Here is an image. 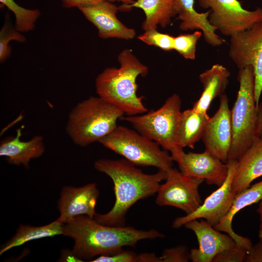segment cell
Listing matches in <instances>:
<instances>
[{"label": "cell", "instance_id": "1", "mask_svg": "<svg viewBox=\"0 0 262 262\" xmlns=\"http://www.w3.org/2000/svg\"><path fill=\"white\" fill-rule=\"evenodd\" d=\"M95 168L112 180L115 195L113 208L107 213H98L94 219L98 223L111 226H124L130 208L138 200L157 193L161 182L165 180L166 171L158 169L154 174H146L125 159H99Z\"/></svg>", "mask_w": 262, "mask_h": 262}, {"label": "cell", "instance_id": "2", "mask_svg": "<svg viewBox=\"0 0 262 262\" xmlns=\"http://www.w3.org/2000/svg\"><path fill=\"white\" fill-rule=\"evenodd\" d=\"M62 235L74 240L71 254L79 260L110 255L123 246H134L141 240L164 236L153 229L145 230L131 226L103 225L85 215L77 216L63 224Z\"/></svg>", "mask_w": 262, "mask_h": 262}, {"label": "cell", "instance_id": "3", "mask_svg": "<svg viewBox=\"0 0 262 262\" xmlns=\"http://www.w3.org/2000/svg\"><path fill=\"white\" fill-rule=\"evenodd\" d=\"M120 67H107L95 80L98 96L131 116L147 112L143 100L137 94L139 76L145 77L148 67L142 64L129 49H124L118 56Z\"/></svg>", "mask_w": 262, "mask_h": 262}, {"label": "cell", "instance_id": "4", "mask_svg": "<svg viewBox=\"0 0 262 262\" xmlns=\"http://www.w3.org/2000/svg\"><path fill=\"white\" fill-rule=\"evenodd\" d=\"M123 115L121 111L99 97L91 96L72 109L66 132L75 144L84 147L111 133Z\"/></svg>", "mask_w": 262, "mask_h": 262}, {"label": "cell", "instance_id": "5", "mask_svg": "<svg viewBox=\"0 0 262 262\" xmlns=\"http://www.w3.org/2000/svg\"><path fill=\"white\" fill-rule=\"evenodd\" d=\"M238 81L239 88L230 110L232 140L228 161H238L257 138V106L253 66L239 69Z\"/></svg>", "mask_w": 262, "mask_h": 262}, {"label": "cell", "instance_id": "6", "mask_svg": "<svg viewBox=\"0 0 262 262\" xmlns=\"http://www.w3.org/2000/svg\"><path fill=\"white\" fill-rule=\"evenodd\" d=\"M98 142L135 165L166 171L173 166L174 161L168 151L134 129L117 125Z\"/></svg>", "mask_w": 262, "mask_h": 262}, {"label": "cell", "instance_id": "7", "mask_svg": "<svg viewBox=\"0 0 262 262\" xmlns=\"http://www.w3.org/2000/svg\"><path fill=\"white\" fill-rule=\"evenodd\" d=\"M181 105L180 97L174 93L156 110L134 115H123L120 119L129 122L138 132L172 152L181 148L178 143Z\"/></svg>", "mask_w": 262, "mask_h": 262}, {"label": "cell", "instance_id": "8", "mask_svg": "<svg viewBox=\"0 0 262 262\" xmlns=\"http://www.w3.org/2000/svg\"><path fill=\"white\" fill-rule=\"evenodd\" d=\"M200 7L210 8L208 20L211 25L227 36L251 27L262 21V9H244L238 0H198Z\"/></svg>", "mask_w": 262, "mask_h": 262}, {"label": "cell", "instance_id": "9", "mask_svg": "<svg viewBox=\"0 0 262 262\" xmlns=\"http://www.w3.org/2000/svg\"><path fill=\"white\" fill-rule=\"evenodd\" d=\"M229 54L239 69L253 67L257 106L262 93V21L230 37Z\"/></svg>", "mask_w": 262, "mask_h": 262}, {"label": "cell", "instance_id": "10", "mask_svg": "<svg viewBox=\"0 0 262 262\" xmlns=\"http://www.w3.org/2000/svg\"><path fill=\"white\" fill-rule=\"evenodd\" d=\"M166 173L165 181L160 185L157 192L156 203L177 208L186 214L196 210L202 203L198 188L204 180L189 177L173 167Z\"/></svg>", "mask_w": 262, "mask_h": 262}, {"label": "cell", "instance_id": "11", "mask_svg": "<svg viewBox=\"0 0 262 262\" xmlns=\"http://www.w3.org/2000/svg\"><path fill=\"white\" fill-rule=\"evenodd\" d=\"M228 175L223 183L211 194L200 206L193 213L177 217L172 227L178 229L193 220L203 218L214 227L229 212L236 193L232 188V182L237 165V161H229Z\"/></svg>", "mask_w": 262, "mask_h": 262}, {"label": "cell", "instance_id": "12", "mask_svg": "<svg viewBox=\"0 0 262 262\" xmlns=\"http://www.w3.org/2000/svg\"><path fill=\"white\" fill-rule=\"evenodd\" d=\"M173 161L178 165L184 174L198 180H205L209 185L221 186L228 175L227 163L205 150L202 153H185L182 148L172 152Z\"/></svg>", "mask_w": 262, "mask_h": 262}, {"label": "cell", "instance_id": "13", "mask_svg": "<svg viewBox=\"0 0 262 262\" xmlns=\"http://www.w3.org/2000/svg\"><path fill=\"white\" fill-rule=\"evenodd\" d=\"M205 150L227 163L232 140L231 112L229 98L224 94L220 97L219 108L210 117L201 138Z\"/></svg>", "mask_w": 262, "mask_h": 262}, {"label": "cell", "instance_id": "14", "mask_svg": "<svg viewBox=\"0 0 262 262\" xmlns=\"http://www.w3.org/2000/svg\"><path fill=\"white\" fill-rule=\"evenodd\" d=\"M184 226L194 232L198 243V248L189 252L193 262H212L217 254L237 245L229 235L220 232L206 220H193Z\"/></svg>", "mask_w": 262, "mask_h": 262}, {"label": "cell", "instance_id": "15", "mask_svg": "<svg viewBox=\"0 0 262 262\" xmlns=\"http://www.w3.org/2000/svg\"><path fill=\"white\" fill-rule=\"evenodd\" d=\"M99 191L95 183L76 187L66 186L60 192L58 208L60 216L57 219L63 224L81 215L94 218Z\"/></svg>", "mask_w": 262, "mask_h": 262}, {"label": "cell", "instance_id": "16", "mask_svg": "<svg viewBox=\"0 0 262 262\" xmlns=\"http://www.w3.org/2000/svg\"><path fill=\"white\" fill-rule=\"evenodd\" d=\"M85 18L97 27L100 37L130 40L135 36L133 29L128 28L117 17L119 7L107 0L97 4L78 8Z\"/></svg>", "mask_w": 262, "mask_h": 262}, {"label": "cell", "instance_id": "17", "mask_svg": "<svg viewBox=\"0 0 262 262\" xmlns=\"http://www.w3.org/2000/svg\"><path fill=\"white\" fill-rule=\"evenodd\" d=\"M21 129L16 130L14 137L5 138L0 143V156L5 157L8 163L16 165H23L28 168L30 161L41 156L45 152L43 137L34 136L28 141L20 140Z\"/></svg>", "mask_w": 262, "mask_h": 262}, {"label": "cell", "instance_id": "18", "mask_svg": "<svg viewBox=\"0 0 262 262\" xmlns=\"http://www.w3.org/2000/svg\"><path fill=\"white\" fill-rule=\"evenodd\" d=\"M194 0H176L174 10L178 19L181 21L182 31L200 30L205 41L213 47L222 45L224 40L215 33L216 28L208 20L210 11L198 13L194 8Z\"/></svg>", "mask_w": 262, "mask_h": 262}, {"label": "cell", "instance_id": "19", "mask_svg": "<svg viewBox=\"0 0 262 262\" xmlns=\"http://www.w3.org/2000/svg\"><path fill=\"white\" fill-rule=\"evenodd\" d=\"M262 199V180L236 194L231 206L221 221L214 227L216 229L227 233L237 245L248 250L252 246L249 239L239 235L233 230L232 222L235 215L245 207L260 202Z\"/></svg>", "mask_w": 262, "mask_h": 262}, {"label": "cell", "instance_id": "20", "mask_svg": "<svg viewBox=\"0 0 262 262\" xmlns=\"http://www.w3.org/2000/svg\"><path fill=\"white\" fill-rule=\"evenodd\" d=\"M262 176V140L256 138L252 145L237 161L232 188L238 193L250 186L256 179Z\"/></svg>", "mask_w": 262, "mask_h": 262}, {"label": "cell", "instance_id": "21", "mask_svg": "<svg viewBox=\"0 0 262 262\" xmlns=\"http://www.w3.org/2000/svg\"><path fill=\"white\" fill-rule=\"evenodd\" d=\"M230 71L223 65L216 64L199 76L203 85V92L192 108L198 112L207 113L212 101L220 97L229 84Z\"/></svg>", "mask_w": 262, "mask_h": 262}, {"label": "cell", "instance_id": "22", "mask_svg": "<svg viewBox=\"0 0 262 262\" xmlns=\"http://www.w3.org/2000/svg\"><path fill=\"white\" fill-rule=\"evenodd\" d=\"M176 0H136L132 4L121 5L119 10L127 11L132 8H140L145 14L142 28L144 31L156 29L158 25L164 28L171 22L175 16L174 10Z\"/></svg>", "mask_w": 262, "mask_h": 262}, {"label": "cell", "instance_id": "23", "mask_svg": "<svg viewBox=\"0 0 262 262\" xmlns=\"http://www.w3.org/2000/svg\"><path fill=\"white\" fill-rule=\"evenodd\" d=\"M210 117L207 113H201L193 108L181 112L178 131V146L192 149L201 138Z\"/></svg>", "mask_w": 262, "mask_h": 262}, {"label": "cell", "instance_id": "24", "mask_svg": "<svg viewBox=\"0 0 262 262\" xmlns=\"http://www.w3.org/2000/svg\"><path fill=\"white\" fill-rule=\"evenodd\" d=\"M63 227V224L57 219L43 226L21 225L15 235L0 248V255L31 241L62 235Z\"/></svg>", "mask_w": 262, "mask_h": 262}, {"label": "cell", "instance_id": "25", "mask_svg": "<svg viewBox=\"0 0 262 262\" xmlns=\"http://www.w3.org/2000/svg\"><path fill=\"white\" fill-rule=\"evenodd\" d=\"M0 2L14 13L16 18L15 27L17 31L25 32L33 30L41 14L39 10L24 8L15 0H0Z\"/></svg>", "mask_w": 262, "mask_h": 262}, {"label": "cell", "instance_id": "26", "mask_svg": "<svg viewBox=\"0 0 262 262\" xmlns=\"http://www.w3.org/2000/svg\"><path fill=\"white\" fill-rule=\"evenodd\" d=\"M202 32L196 31L191 34H182L174 37V49L186 59L194 60L196 44Z\"/></svg>", "mask_w": 262, "mask_h": 262}, {"label": "cell", "instance_id": "27", "mask_svg": "<svg viewBox=\"0 0 262 262\" xmlns=\"http://www.w3.org/2000/svg\"><path fill=\"white\" fill-rule=\"evenodd\" d=\"M138 38L148 45L157 47L165 51L174 49V36L161 33L156 29L145 31Z\"/></svg>", "mask_w": 262, "mask_h": 262}, {"label": "cell", "instance_id": "28", "mask_svg": "<svg viewBox=\"0 0 262 262\" xmlns=\"http://www.w3.org/2000/svg\"><path fill=\"white\" fill-rule=\"evenodd\" d=\"M25 40V37L16 29H12L7 24L4 25L0 32V61H4L9 56L11 49L8 45L11 40L23 42Z\"/></svg>", "mask_w": 262, "mask_h": 262}, {"label": "cell", "instance_id": "29", "mask_svg": "<svg viewBox=\"0 0 262 262\" xmlns=\"http://www.w3.org/2000/svg\"><path fill=\"white\" fill-rule=\"evenodd\" d=\"M92 262H140V254L121 248L113 254L100 255Z\"/></svg>", "mask_w": 262, "mask_h": 262}, {"label": "cell", "instance_id": "30", "mask_svg": "<svg viewBox=\"0 0 262 262\" xmlns=\"http://www.w3.org/2000/svg\"><path fill=\"white\" fill-rule=\"evenodd\" d=\"M159 257L160 262H186L190 260L189 253L184 246L165 249Z\"/></svg>", "mask_w": 262, "mask_h": 262}, {"label": "cell", "instance_id": "31", "mask_svg": "<svg viewBox=\"0 0 262 262\" xmlns=\"http://www.w3.org/2000/svg\"><path fill=\"white\" fill-rule=\"evenodd\" d=\"M246 250L236 245L235 247L225 250L217 254L213 262H244Z\"/></svg>", "mask_w": 262, "mask_h": 262}, {"label": "cell", "instance_id": "32", "mask_svg": "<svg viewBox=\"0 0 262 262\" xmlns=\"http://www.w3.org/2000/svg\"><path fill=\"white\" fill-rule=\"evenodd\" d=\"M244 262H262V239L246 251Z\"/></svg>", "mask_w": 262, "mask_h": 262}, {"label": "cell", "instance_id": "33", "mask_svg": "<svg viewBox=\"0 0 262 262\" xmlns=\"http://www.w3.org/2000/svg\"><path fill=\"white\" fill-rule=\"evenodd\" d=\"M105 0H61L64 8H79L97 4Z\"/></svg>", "mask_w": 262, "mask_h": 262}, {"label": "cell", "instance_id": "34", "mask_svg": "<svg viewBox=\"0 0 262 262\" xmlns=\"http://www.w3.org/2000/svg\"><path fill=\"white\" fill-rule=\"evenodd\" d=\"M256 137L262 140V102L257 107Z\"/></svg>", "mask_w": 262, "mask_h": 262}, {"label": "cell", "instance_id": "35", "mask_svg": "<svg viewBox=\"0 0 262 262\" xmlns=\"http://www.w3.org/2000/svg\"><path fill=\"white\" fill-rule=\"evenodd\" d=\"M257 212L259 216L260 227L259 231L262 230V199L260 200L259 207L257 208Z\"/></svg>", "mask_w": 262, "mask_h": 262}, {"label": "cell", "instance_id": "36", "mask_svg": "<svg viewBox=\"0 0 262 262\" xmlns=\"http://www.w3.org/2000/svg\"><path fill=\"white\" fill-rule=\"evenodd\" d=\"M110 2L119 1L123 3V6H127L132 4L136 0H107Z\"/></svg>", "mask_w": 262, "mask_h": 262}, {"label": "cell", "instance_id": "37", "mask_svg": "<svg viewBox=\"0 0 262 262\" xmlns=\"http://www.w3.org/2000/svg\"><path fill=\"white\" fill-rule=\"evenodd\" d=\"M259 238L260 239H262V230L259 231Z\"/></svg>", "mask_w": 262, "mask_h": 262}]
</instances>
